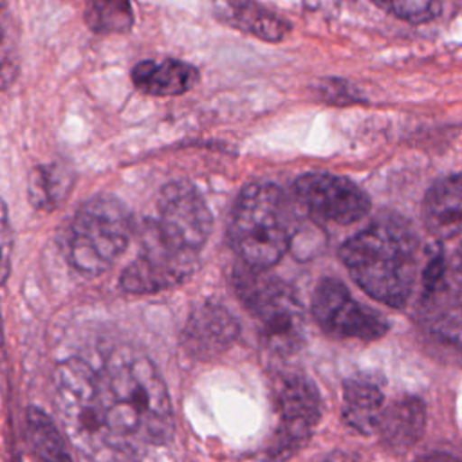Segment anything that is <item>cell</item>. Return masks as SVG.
I'll list each match as a JSON object with an SVG mask.
<instances>
[{"instance_id":"19","label":"cell","mask_w":462,"mask_h":462,"mask_svg":"<svg viewBox=\"0 0 462 462\" xmlns=\"http://www.w3.org/2000/svg\"><path fill=\"white\" fill-rule=\"evenodd\" d=\"M370 2L379 5L383 11L411 23L430 20L437 9V0H370Z\"/></svg>"},{"instance_id":"11","label":"cell","mask_w":462,"mask_h":462,"mask_svg":"<svg viewBox=\"0 0 462 462\" xmlns=\"http://www.w3.org/2000/svg\"><path fill=\"white\" fill-rule=\"evenodd\" d=\"M278 446L291 449L309 437L319 419V399L310 381L303 377L285 379L278 392Z\"/></svg>"},{"instance_id":"5","label":"cell","mask_w":462,"mask_h":462,"mask_svg":"<svg viewBox=\"0 0 462 462\" xmlns=\"http://www.w3.org/2000/svg\"><path fill=\"white\" fill-rule=\"evenodd\" d=\"M233 285L273 346H291L300 337V305L289 285L265 269L247 263L235 271Z\"/></svg>"},{"instance_id":"18","label":"cell","mask_w":462,"mask_h":462,"mask_svg":"<svg viewBox=\"0 0 462 462\" xmlns=\"http://www.w3.org/2000/svg\"><path fill=\"white\" fill-rule=\"evenodd\" d=\"M85 23L97 34L126 32L134 25L130 0H87Z\"/></svg>"},{"instance_id":"14","label":"cell","mask_w":462,"mask_h":462,"mask_svg":"<svg viewBox=\"0 0 462 462\" xmlns=\"http://www.w3.org/2000/svg\"><path fill=\"white\" fill-rule=\"evenodd\" d=\"M424 222L439 238L462 235V173L435 182L424 199Z\"/></svg>"},{"instance_id":"15","label":"cell","mask_w":462,"mask_h":462,"mask_svg":"<svg viewBox=\"0 0 462 462\" xmlns=\"http://www.w3.org/2000/svg\"><path fill=\"white\" fill-rule=\"evenodd\" d=\"M213 9L215 16L224 23L263 42H280L291 31V25L285 20L253 0H213Z\"/></svg>"},{"instance_id":"8","label":"cell","mask_w":462,"mask_h":462,"mask_svg":"<svg viewBox=\"0 0 462 462\" xmlns=\"http://www.w3.org/2000/svg\"><path fill=\"white\" fill-rule=\"evenodd\" d=\"M312 314L319 327L336 337L372 341L386 332V321L359 303L336 278H325L314 291Z\"/></svg>"},{"instance_id":"6","label":"cell","mask_w":462,"mask_h":462,"mask_svg":"<svg viewBox=\"0 0 462 462\" xmlns=\"http://www.w3.org/2000/svg\"><path fill=\"white\" fill-rule=\"evenodd\" d=\"M211 231L209 209L188 182H171L164 186L157 200L155 218L148 220L144 233L155 236L168 247L199 256Z\"/></svg>"},{"instance_id":"13","label":"cell","mask_w":462,"mask_h":462,"mask_svg":"<svg viewBox=\"0 0 462 462\" xmlns=\"http://www.w3.org/2000/svg\"><path fill=\"white\" fill-rule=\"evenodd\" d=\"M132 81L137 90L157 96H179L193 88L199 81V70L180 60L166 58L161 61L144 60L132 69Z\"/></svg>"},{"instance_id":"2","label":"cell","mask_w":462,"mask_h":462,"mask_svg":"<svg viewBox=\"0 0 462 462\" xmlns=\"http://www.w3.org/2000/svg\"><path fill=\"white\" fill-rule=\"evenodd\" d=\"M354 282L388 307H404L419 269V242L406 220L381 215L341 247Z\"/></svg>"},{"instance_id":"10","label":"cell","mask_w":462,"mask_h":462,"mask_svg":"<svg viewBox=\"0 0 462 462\" xmlns=\"http://www.w3.org/2000/svg\"><path fill=\"white\" fill-rule=\"evenodd\" d=\"M199 256L179 253L144 233L137 256L121 274V287L134 294H152L186 280Z\"/></svg>"},{"instance_id":"4","label":"cell","mask_w":462,"mask_h":462,"mask_svg":"<svg viewBox=\"0 0 462 462\" xmlns=\"http://www.w3.org/2000/svg\"><path fill=\"white\" fill-rule=\"evenodd\" d=\"M132 235V215L116 197L96 195L76 213L69 236L67 256L72 267L87 276L106 271L126 249Z\"/></svg>"},{"instance_id":"20","label":"cell","mask_w":462,"mask_h":462,"mask_svg":"<svg viewBox=\"0 0 462 462\" xmlns=\"http://www.w3.org/2000/svg\"><path fill=\"white\" fill-rule=\"evenodd\" d=\"M60 170L51 166H42L31 175V199L34 204L47 206L60 193Z\"/></svg>"},{"instance_id":"9","label":"cell","mask_w":462,"mask_h":462,"mask_svg":"<svg viewBox=\"0 0 462 462\" xmlns=\"http://www.w3.org/2000/svg\"><path fill=\"white\" fill-rule=\"evenodd\" d=\"M296 197L305 211L330 224H352L370 209L368 195L350 179L334 173H305L294 184Z\"/></svg>"},{"instance_id":"7","label":"cell","mask_w":462,"mask_h":462,"mask_svg":"<svg viewBox=\"0 0 462 462\" xmlns=\"http://www.w3.org/2000/svg\"><path fill=\"white\" fill-rule=\"evenodd\" d=\"M422 319L442 332H462V244L449 256L437 253L422 271Z\"/></svg>"},{"instance_id":"16","label":"cell","mask_w":462,"mask_h":462,"mask_svg":"<svg viewBox=\"0 0 462 462\" xmlns=\"http://www.w3.org/2000/svg\"><path fill=\"white\" fill-rule=\"evenodd\" d=\"M343 404L346 422L366 433L372 431L379 420L383 393L379 386L368 379H350L345 383Z\"/></svg>"},{"instance_id":"1","label":"cell","mask_w":462,"mask_h":462,"mask_svg":"<svg viewBox=\"0 0 462 462\" xmlns=\"http://www.w3.org/2000/svg\"><path fill=\"white\" fill-rule=\"evenodd\" d=\"M67 435L90 462H139L173 439V410L153 363L116 348L97 363L63 361L54 377Z\"/></svg>"},{"instance_id":"12","label":"cell","mask_w":462,"mask_h":462,"mask_svg":"<svg viewBox=\"0 0 462 462\" xmlns=\"http://www.w3.org/2000/svg\"><path fill=\"white\" fill-rule=\"evenodd\" d=\"M236 334L238 323L226 307L202 303L188 318L182 339L191 356L208 359L222 354Z\"/></svg>"},{"instance_id":"21","label":"cell","mask_w":462,"mask_h":462,"mask_svg":"<svg viewBox=\"0 0 462 462\" xmlns=\"http://www.w3.org/2000/svg\"><path fill=\"white\" fill-rule=\"evenodd\" d=\"M417 415H419V411L413 410L411 406L393 410V411L390 413V417H388V426H384L388 437H392V439L408 437L410 431L419 424V422L415 420Z\"/></svg>"},{"instance_id":"3","label":"cell","mask_w":462,"mask_h":462,"mask_svg":"<svg viewBox=\"0 0 462 462\" xmlns=\"http://www.w3.org/2000/svg\"><path fill=\"white\" fill-rule=\"evenodd\" d=\"M292 220L285 193L271 182H254L238 195L229 236L244 263L267 269L285 254Z\"/></svg>"},{"instance_id":"17","label":"cell","mask_w":462,"mask_h":462,"mask_svg":"<svg viewBox=\"0 0 462 462\" xmlns=\"http://www.w3.org/2000/svg\"><path fill=\"white\" fill-rule=\"evenodd\" d=\"M27 437L34 462H72L54 420L45 411H27Z\"/></svg>"}]
</instances>
